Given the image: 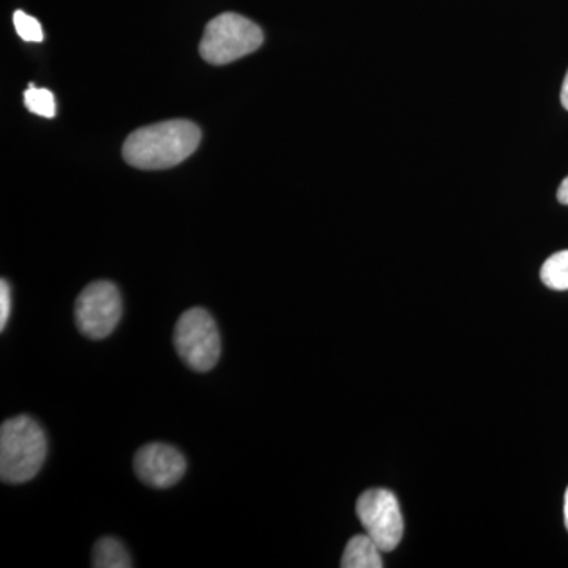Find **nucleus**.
<instances>
[{"mask_svg": "<svg viewBox=\"0 0 568 568\" xmlns=\"http://www.w3.org/2000/svg\"><path fill=\"white\" fill-rule=\"evenodd\" d=\"M200 126L183 119L142 126L126 138L122 155L130 166L144 171L170 170L200 148Z\"/></svg>", "mask_w": 568, "mask_h": 568, "instance_id": "nucleus-1", "label": "nucleus"}, {"mask_svg": "<svg viewBox=\"0 0 568 568\" xmlns=\"http://www.w3.org/2000/svg\"><path fill=\"white\" fill-rule=\"evenodd\" d=\"M48 440L39 422L18 416L0 428V478L6 484H26L40 473Z\"/></svg>", "mask_w": 568, "mask_h": 568, "instance_id": "nucleus-2", "label": "nucleus"}, {"mask_svg": "<svg viewBox=\"0 0 568 568\" xmlns=\"http://www.w3.org/2000/svg\"><path fill=\"white\" fill-rule=\"evenodd\" d=\"M264 43L263 29L237 13L213 18L200 43V54L212 65H226L260 50Z\"/></svg>", "mask_w": 568, "mask_h": 568, "instance_id": "nucleus-3", "label": "nucleus"}, {"mask_svg": "<svg viewBox=\"0 0 568 568\" xmlns=\"http://www.w3.org/2000/svg\"><path fill=\"white\" fill-rule=\"evenodd\" d=\"M174 345L194 372H211L222 354V339L211 313L204 308L186 310L175 324Z\"/></svg>", "mask_w": 568, "mask_h": 568, "instance_id": "nucleus-4", "label": "nucleus"}, {"mask_svg": "<svg viewBox=\"0 0 568 568\" xmlns=\"http://www.w3.org/2000/svg\"><path fill=\"white\" fill-rule=\"evenodd\" d=\"M74 317L82 335L92 339L110 336L122 317V297L111 282H93L82 290L74 304Z\"/></svg>", "mask_w": 568, "mask_h": 568, "instance_id": "nucleus-5", "label": "nucleus"}, {"mask_svg": "<svg viewBox=\"0 0 568 568\" xmlns=\"http://www.w3.org/2000/svg\"><path fill=\"white\" fill-rule=\"evenodd\" d=\"M357 517L381 551H394L405 530L402 510L394 493L368 489L357 500Z\"/></svg>", "mask_w": 568, "mask_h": 568, "instance_id": "nucleus-6", "label": "nucleus"}, {"mask_svg": "<svg viewBox=\"0 0 568 568\" xmlns=\"http://www.w3.org/2000/svg\"><path fill=\"white\" fill-rule=\"evenodd\" d=\"M134 470L149 487L170 488L181 481L186 470V462L178 448L153 443L138 450Z\"/></svg>", "mask_w": 568, "mask_h": 568, "instance_id": "nucleus-7", "label": "nucleus"}, {"mask_svg": "<svg viewBox=\"0 0 568 568\" xmlns=\"http://www.w3.org/2000/svg\"><path fill=\"white\" fill-rule=\"evenodd\" d=\"M339 566L343 568H381L384 567V564L379 547L366 534V536H354L347 541Z\"/></svg>", "mask_w": 568, "mask_h": 568, "instance_id": "nucleus-8", "label": "nucleus"}, {"mask_svg": "<svg viewBox=\"0 0 568 568\" xmlns=\"http://www.w3.org/2000/svg\"><path fill=\"white\" fill-rule=\"evenodd\" d=\"M92 566L97 568H130L133 562L121 541L112 537H104L93 547Z\"/></svg>", "mask_w": 568, "mask_h": 568, "instance_id": "nucleus-9", "label": "nucleus"}, {"mask_svg": "<svg viewBox=\"0 0 568 568\" xmlns=\"http://www.w3.org/2000/svg\"><path fill=\"white\" fill-rule=\"evenodd\" d=\"M540 278L549 290L568 291V250L555 253L545 261Z\"/></svg>", "mask_w": 568, "mask_h": 568, "instance_id": "nucleus-10", "label": "nucleus"}, {"mask_svg": "<svg viewBox=\"0 0 568 568\" xmlns=\"http://www.w3.org/2000/svg\"><path fill=\"white\" fill-rule=\"evenodd\" d=\"M24 104L33 114L41 115V118L52 119L55 115V99L51 91L48 89H39L36 85H29L28 91L24 92Z\"/></svg>", "mask_w": 568, "mask_h": 568, "instance_id": "nucleus-11", "label": "nucleus"}, {"mask_svg": "<svg viewBox=\"0 0 568 568\" xmlns=\"http://www.w3.org/2000/svg\"><path fill=\"white\" fill-rule=\"evenodd\" d=\"M13 24L22 40L29 41V43L43 41V28L31 14L24 13L22 10L14 11Z\"/></svg>", "mask_w": 568, "mask_h": 568, "instance_id": "nucleus-12", "label": "nucleus"}, {"mask_svg": "<svg viewBox=\"0 0 568 568\" xmlns=\"http://www.w3.org/2000/svg\"><path fill=\"white\" fill-rule=\"evenodd\" d=\"M11 312V294L10 286L6 280H2L0 283V328H6L7 323H9Z\"/></svg>", "mask_w": 568, "mask_h": 568, "instance_id": "nucleus-13", "label": "nucleus"}, {"mask_svg": "<svg viewBox=\"0 0 568 568\" xmlns=\"http://www.w3.org/2000/svg\"><path fill=\"white\" fill-rule=\"evenodd\" d=\"M558 201L560 204L568 205V175L559 185Z\"/></svg>", "mask_w": 568, "mask_h": 568, "instance_id": "nucleus-14", "label": "nucleus"}, {"mask_svg": "<svg viewBox=\"0 0 568 568\" xmlns=\"http://www.w3.org/2000/svg\"><path fill=\"white\" fill-rule=\"evenodd\" d=\"M560 103L568 111V71L566 74V80H564L562 91H560Z\"/></svg>", "mask_w": 568, "mask_h": 568, "instance_id": "nucleus-15", "label": "nucleus"}, {"mask_svg": "<svg viewBox=\"0 0 568 568\" xmlns=\"http://www.w3.org/2000/svg\"><path fill=\"white\" fill-rule=\"evenodd\" d=\"M564 521H566V528L568 530V488L566 491V499H564Z\"/></svg>", "mask_w": 568, "mask_h": 568, "instance_id": "nucleus-16", "label": "nucleus"}]
</instances>
